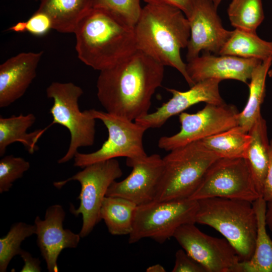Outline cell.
<instances>
[{
    "label": "cell",
    "instance_id": "cell-41",
    "mask_svg": "<svg viewBox=\"0 0 272 272\" xmlns=\"http://www.w3.org/2000/svg\"><path fill=\"white\" fill-rule=\"evenodd\" d=\"M34 1H41V0H34Z\"/></svg>",
    "mask_w": 272,
    "mask_h": 272
},
{
    "label": "cell",
    "instance_id": "cell-6",
    "mask_svg": "<svg viewBox=\"0 0 272 272\" xmlns=\"http://www.w3.org/2000/svg\"><path fill=\"white\" fill-rule=\"evenodd\" d=\"M198 203L189 198L169 201L153 200L137 206L128 242L150 238L162 244L181 226L195 224Z\"/></svg>",
    "mask_w": 272,
    "mask_h": 272
},
{
    "label": "cell",
    "instance_id": "cell-27",
    "mask_svg": "<svg viewBox=\"0 0 272 272\" xmlns=\"http://www.w3.org/2000/svg\"><path fill=\"white\" fill-rule=\"evenodd\" d=\"M227 13L234 27L250 32H256L264 18L261 0H232Z\"/></svg>",
    "mask_w": 272,
    "mask_h": 272
},
{
    "label": "cell",
    "instance_id": "cell-9",
    "mask_svg": "<svg viewBox=\"0 0 272 272\" xmlns=\"http://www.w3.org/2000/svg\"><path fill=\"white\" fill-rule=\"evenodd\" d=\"M106 126L108 139L97 151L90 153L77 152L74 157L75 167L84 168L95 163L124 157L138 158L147 156L143 146L145 127L123 117L94 109L86 110Z\"/></svg>",
    "mask_w": 272,
    "mask_h": 272
},
{
    "label": "cell",
    "instance_id": "cell-4",
    "mask_svg": "<svg viewBox=\"0 0 272 272\" xmlns=\"http://www.w3.org/2000/svg\"><path fill=\"white\" fill-rule=\"evenodd\" d=\"M197 201L195 223L220 233L235 248L241 261L249 260L254 252L257 232L252 202L222 197Z\"/></svg>",
    "mask_w": 272,
    "mask_h": 272
},
{
    "label": "cell",
    "instance_id": "cell-15",
    "mask_svg": "<svg viewBox=\"0 0 272 272\" xmlns=\"http://www.w3.org/2000/svg\"><path fill=\"white\" fill-rule=\"evenodd\" d=\"M65 213L59 205L49 206L44 219L37 216L34 220L37 243L41 255L49 272H57V259L65 248H76L81 237L69 229H65L63 223Z\"/></svg>",
    "mask_w": 272,
    "mask_h": 272
},
{
    "label": "cell",
    "instance_id": "cell-40",
    "mask_svg": "<svg viewBox=\"0 0 272 272\" xmlns=\"http://www.w3.org/2000/svg\"><path fill=\"white\" fill-rule=\"evenodd\" d=\"M267 75L269 77L272 78V63H271V66H270V69L268 70Z\"/></svg>",
    "mask_w": 272,
    "mask_h": 272
},
{
    "label": "cell",
    "instance_id": "cell-37",
    "mask_svg": "<svg viewBox=\"0 0 272 272\" xmlns=\"http://www.w3.org/2000/svg\"><path fill=\"white\" fill-rule=\"evenodd\" d=\"M265 219L266 225L272 232V202L267 203Z\"/></svg>",
    "mask_w": 272,
    "mask_h": 272
},
{
    "label": "cell",
    "instance_id": "cell-22",
    "mask_svg": "<svg viewBox=\"0 0 272 272\" xmlns=\"http://www.w3.org/2000/svg\"><path fill=\"white\" fill-rule=\"evenodd\" d=\"M36 121L32 113L0 117V156L5 154L7 148L15 142H20L30 154L38 149L36 144L46 128L38 129L30 133L27 130Z\"/></svg>",
    "mask_w": 272,
    "mask_h": 272
},
{
    "label": "cell",
    "instance_id": "cell-29",
    "mask_svg": "<svg viewBox=\"0 0 272 272\" xmlns=\"http://www.w3.org/2000/svg\"><path fill=\"white\" fill-rule=\"evenodd\" d=\"M141 0H94L93 8L104 11L134 27L142 8Z\"/></svg>",
    "mask_w": 272,
    "mask_h": 272
},
{
    "label": "cell",
    "instance_id": "cell-38",
    "mask_svg": "<svg viewBox=\"0 0 272 272\" xmlns=\"http://www.w3.org/2000/svg\"><path fill=\"white\" fill-rule=\"evenodd\" d=\"M147 272H165V268L160 264L151 265L146 269Z\"/></svg>",
    "mask_w": 272,
    "mask_h": 272
},
{
    "label": "cell",
    "instance_id": "cell-20",
    "mask_svg": "<svg viewBox=\"0 0 272 272\" xmlns=\"http://www.w3.org/2000/svg\"><path fill=\"white\" fill-rule=\"evenodd\" d=\"M248 132L251 140L244 158L250 168L256 189L261 196L268 167L269 149L266 122L261 114Z\"/></svg>",
    "mask_w": 272,
    "mask_h": 272
},
{
    "label": "cell",
    "instance_id": "cell-13",
    "mask_svg": "<svg viewBox=\"0 0 272 272\" xmlns=\"http://www.w3.org/2000/svg\"><path fill=\"white\" fill-rule=\"evenodd\" d=\"M132 168L130 174L121 181H113L106 196L127 199L137 206L155 200L163 170V158L157 154L138 158H126Z\"/></svg>",
    "mask_w": 272,
    "mask_h": 272
},
{
    "label": "cell",
    "instance_id": "cell-34",
    "mask_svg": "<svg viewBox=\"0 0 272 272\" xmlns=\"http://www.w3.org/2000/svg\"><path fill=\"white\" fill-rule=\"evenodd\" d=\"M147 4H164L173 6L181 10L186 18L193 10L195 0H143Z\"/></svg>",
    "mask_w": 272,
    "mask_h": 272
},
{
    "label": "cell",
    "instance_id": "cell-33",
    "mask_svg": "<svg viewBox=\"0 0 272 272\" xmlns=\"http://www.w3.org/2000/svg\"><path fill=\"white\" fill-rule=\"evenodd\" d=\"M268 164L261 196L267 202H272V140L269 143Z\"/></svg>",
    "mask_w": 272,
    "mask_h": 272
},
{
    "label": "cell",
    "instance_id": "cell-1",
    "mask_svg": "<svg viewBox=\"0 0 272 272\" xmlns=\"http://www.w3.org/2000/svg\"><path fill=\"white\" fill-rule=\"evenodd\" d=\"M164 66L137 50L115 65L100 71L97 97L106 111L130 121L147 114Z\"/></svg>",
    "mask_w": 272,
    "mask_h": 272
},
{
    "label": "cell",
    "instance_id": "cell-8",
    "mask_svg": "<svg viewBox=\"0 0 272 272\" xmlns=\"http://www.w3.org/2000/svg\"><path fill=\"white\" fill-rule=\"evenodd\" d=\"M83 168L66 180L53 183L54 187L60 189L71 181L80 182L79 207L75 209L71 206L70 211L76 217L82 215L83 223L79 233L81 238L88 236L101 221L100 210L107 190L122 175L119 163L115 159L95 163Z\"/></svg>",
    "mask_w": 272,
    "mask_h": 272
},
{
    "label": "cell",
    "instance_id": "cell-18",
    "mask_svg": "<svg viewBox=\"0 0 272 272\" xmlns=\"http://www.w3.org/2000/svg\"><path fill=\"white\" fill-rule=\"evenodd\" d=\"M43 54L21 52L0 65V108L7 107L20 98L36 76Z\"/></svg>",
    "mask_w": 272,
    "mask_h": 272
},
{
    "label": "cell",
    "instance_id": "cell-30",
    "mask_svg": "<svg viewBox=\"0 0 272 272\" xmlns=\"http://www.w3.org/2000/svg\"><path fill=\"white\" fill-rule=\"evenodd\" d=\"M30 167V163L22 157L12 155L3 157L0 160V193L9 191Z\"/></svg>",
    "mask_w": 272,
    "mask_h": 272
},
{
    "label": "cell",
    "instance_id": "cell-10",
    "mask_svg": "<svg viewBox=\"0 0 272 272\" xmlns=\"http://www.w3.org/2000/svg\"><path fill=\"white\" fill-rule=\"evenodd\" d=\"M260 196L245 158H219L189 199L222 197L253 202Z\"/></svg>",
    "mask_w": 272,
    "mask_h": 272
},
{
    "label": "cell",
    "instance_id": "cell-12",
    "mask_svg": "<svg viewBox=\"0 0 272 272\" xmlns=\"http://www.w3.org/2000/svg\"><path fill=\"white\" fill-rule=\"evenodd\" d=\"M173 237L188 254L207 272H241V260L232 245L225 238L208 235L195 224L181 226Z\"/></svg>",
    "mask_w": 272,
    "mask_h": 272
},
{
    "label": "cell",
    "instance_id": "cell-26",
    "mask_svg": "<svg viewBox=\"0 0 272 272\" xmlns=\"http://www.w3.org/2000/svg\"><path fill=\"white\" fill-rule=\"evenodd\" d=\"M250 140L249 132L237 125L200 141L220 158H244Z\"/></svg>",
    "mask_w": 272,
    "mask_h": 272
},
{
    "label": "cell",
    "instance_id": "cell-16",
    "mask_svg": "<svg viewBox=\"0 0 272 272\" xmlns=\"http://www.w3.org/2000/svg\"><path fill=\"white\" fill-rule=\"evenodd\" d=\"M221 81L209 79L196 83L185 91L166 88L172 97L151 113L134 120L146 129L161 127L171 117L180 114L190 106L200 102L219 105L225 103L220 92Z\"/></svg>",
    "mask_w": 272,
    "mask_h": 272
},
{
    "label": "cell",
    "instance_id": "cell-5",
    "mask_svg": "<svg viewBox=\"0 0 272 272\" xmlns=\"http://www.w3.org/2000/svg\"><path fill=\"white\" fill-rule=\"evenodd\" d=\"M219 158L200 141L170 151L163 158V170L155 200L189 198L209 167Z\"/></svg>",
    "mask_w": 272,
    "mask_h": 272
},
{
    "label": "cell",
    "instance_id": "cell-32",
    "mask_svg": "<svg viewBox=\"0 0 272 272\" xmlns=\"http://www.w3.org/2000/svg\"><path fill=\"white\" fill-rule=\"evenodd\" d=\"M172 272H207L206 268L183 249L178 250Z\"/></svg>",
    "mask_w": 272,
    "mask_h": 272
},
{
    "label": "cell",
    "instance_id": "cell-11",
    "mask_svg": "<svg viewBox=\"0 0 272 272\" xmlns=\"http://www.w3.org/2000/svg\"><path fill=\"white\" fill-rule=\"evenodd\" d=\"M239 113L234 105L225 103L206 104L195 113L183 112L179 116L180 130L173 135L160 138L158 147L170 151L226 131L238 125Z\"/></svg>",
    "mask_w": 272,
    "mask_h": 272
},
{
    "label": "cell",
    "instance_id": "cell-35",
    "mask_svg": "<svg viewBox=\"0 0 272 272\" xmlns=\"http://www.w3.org/2000/svg\"><path fill=\"white\" fill-rule=\"evenodd\" d=\"M19 255L24 262L21 272H40L41 271L40 260L38 258L33 257L28 252L24 250L21 251Z\"/></svg>",
    "mask_w": 272,
    "mask_h": 272
},
{
    "label": "cell",
    "instance_id": "cell-21",
    "mask_svg": "<svg viewBox=\"0 0 272 272\" xmlns=\"http://www.w3.org/2000/svg\"><path fill=\"white\" fill-rule=\"evenodd\" d=\"M252 204L257 221L254 250L249 260L241 261V272H272V239L266 229L267 202L260 196Z\"/></svg>",
    "mask_w": 272,
    "mask_h": 272
},
{
    "label": "cell",
    "instance_id": "cell-14",
    "mask_svg": "<svg viewBox=\"0 0 272 272\" xmlns=\"http://www.w3.org/2000/svg\"><path fill=\"white\" fill-rule=\"evenodd\" d=\"M211 0H195L188 20L190 36L187 46L188 62L198 56L201 51L219 52L231 35L232 31L225 29Z\"/></svg>",
    "mask_w": 272,
    "mask_h": 272
},
{
    "label": "cell",
    "instance_id": "cell-7",
    "mask_svg": "<svg viewBox=\"0 0 272 272\" xmlns=\"http://www.w3.org/2000/svg\"><path fill=\"white\" fill-rule=\"evenodd\" d=\"M46 95L53 99L50 109L53 124L66 128L71 135L70 145L65 154L57 161L58 164L69 162L74 158L78 149L92 146L95 141L96 119L86 110L82 112L79 99L83 95L82 89L72 82H53L46 89Z\"/></svg>",
    "mask_w": 272,
    "mask_h": 272
},
{
    "label": "cell",
    "instance_id": "cell-19",
    "mask_svg": "<svg viewBox=\"0 0 272 272\" xmlns=\"http://www.w3.org/2000/svg\"><path fill=\"white\" fill-rule=\"evenodd\" d=\"M94 0H41L38 9L49 16L52 29L74 33L81 21L93 9Z\"/></svg>",
    "mask_w": 272,
    "mask_h": 272
},
{
    "label": "cell",
    "instance_id": "cell-24",
    "mask_svg": "<svg viewBox=\"0 0 272 272\" xmlns=\"http://www.w3.org/2000/svg\"><path fill=\"white\" fill-rule=\"evenodd\" d=\"M219 55H229L264 60L272 57V41L260 38L256 32L235 28Z\"/></svg>",
    "mask_w": 272,
    "mask_h": 272
},
{
    "label": "cell",
    "instance_id": "cell-28",
    "mask_svg": "<svg viewBox=\"0 0 272 272\" xmlns=\"http://www.w3.org/2000/svg\"><path fill=\"white\" fill-rule=\"evenodd\" d=\"M35 232V225L20 222L13 224L7 235L0 238L1 272L7 271L11 259L22 250V242Z\"/></svg>",
    "mask_w": 272,
    "mask_h": 272
},
{
    "label": "cell",
    "instance_id": "cell-23",
    "mask_svg": "<svg viewBox=\"0 0 272 272\" xmlns=\"http://www.w3.org/2000/svg\"><path fill=\"white\" fill-rule=\"evenodd\" d=\"M271 63L272 57L262 60L252 73L248 100L238 115V125L247 132L261 114L260 108L265 95L266 78Z\"/></svg>",
    "mask_w": 272,
    "mask_h": 272
},
{
    "label": "cell",
    "instance_id": "cell-3",
    "mask_svg": "<svg viewBox=\"0 0 272 272\" xmlns=\"http://www.w3.org/2000/svg\"><path fill=\"white\" fill-rule=\"evenodd\" d=\"M74 33L78 58L100 72L138 50L134 27L101 10L93 8Z\"/></svg>",
    "mask_w": 272,
    "mask_h": 272
},
{
    "label": "cell",
    "instance_id": "cell-25",
    "mask_svg": "<svg viewBox=\"0 0 272 272\" xmlns=\"http://www.w3.org/2000/svg\"><path fill=\"white\" fill-rule=\"evenodd\" d=\"M137 206L133 202L118 196H106L103 201L100 216L108 232L112 235H129Z\"/></svg>",
    "mask_w": 272,
    "mask_h": 272
},
{
    "label": "cell",
    "instance_id": "cell-31",
    "mask_svg": "<svg viewBox=\"0 0 272 272\" xmlns=\"http://www.w3.org/2000/svg\"><path fill=\"white\" fill-rule=\"evenodd\" d=\"M26 22L27 31L35 36H43L52 29V22L49 16L38 11Z\"/></svg>",
    "mask_w": 272,
    "mask_h": 272
},
{
    "label": "cell",
    "instance_id": "cell-17",
    "mask_svg": "<svg viewBox=\"0 0 272 272\" xmlns=\"http://www.w3.org/2000/svg\"><path fill=\"white\" fill-rule=\"evenodd\" d=\"M261 61L256 58L203 52L187 62L186 71L194 84L209 79L235 80L247 84L253 70Z\"/></svg>",
    "mask_w": 272,
    "mask_h": 272
},
{
    "label": "cell",
    "instance_id": "cell-39",
    "mask_svg": "<svg viewBox=\"0 0 272 272\" xmlns=\"http://www.w3.org/2000/svg\"><path fill=\"white\" fill-rule=\"evenodd\" d=\"M211 1L213 2L215 6L218 8V6L221 3L222 0H211Z\"/></svg>",
    "mask_w": 272,
    "mask_h": 272
},
{
    "label": "cell",
    "instance_id": "cell-2",
    "mask_svg": "<svg viewBox=\"0 0 272 272\" xmlns=\"http://www.w3.org/2000/svg\"><path fill=\"white\" fill-rule=\"evenodd\" d=\"M137 49L165 66L176 69L191 87L195 84L181 57L190 36L188 19L178 8L164 4H147L134 27Z\"/></svg>",
    "mask_w": 272,
    "mask_h": 272
},
{
    "label": "cell",
    "instance_id": "cell-36",
    "mask_svg": "<svg viewBox=\"0 0 272 272\" xmlns=\"http://www.w3.org/2000/svg\"><path fill=\"white\" fill-rule=\"evenodd\" d=\"M7 30L20 33L27 31V22H19Z\"/></svg>",
    "mask_w": 272,
    "mask_h": 272
}]
</instances>
